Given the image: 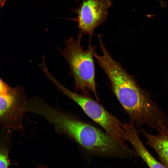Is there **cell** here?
<instances>
[{
    "instance_id": "1",
    "label": "cell",
    "mask_w": 168,
    "mask_h": 168,
    "mask_svg": "<svg viewBox=\"0 0 168 168\" xmlns=\"http://www.w3.org/2000/svg\"><path fill=\"white\" fill-rule=\"evenodd\" d=\"M95 58L110 83L112 90L131 121L137 127L143 124L160 131L168 124V117L141 88L106 49Z\"/></svg>"
},
{
    "instance_id": "7",
    "label": "cell",
    "mask_w": 168,
    "mask_h": 168,
    "mask_svg": "<svg viewBox=\"0 0 168 168\" xmlns=\"http://www.w3.org/2000/svg\"><path fill=\"white\" fill-rule=\"evenodd\" d=\"M124 128L126 141L130 143L138 156L141 158L149 168H166L155 159L146 148L133 122L125 123Z\"/></svg>"
},
{
    "instance_id": "3",
    "label": "cell",
    "mask_w": 168,
    "mask_h": 168,
    "mask_svg": "<svg viewBox=\"0 0 168 168\" xmlns=\"http://www.w3.org/2000/svg\"><path fill=\"white\" fill-rule=\"evenodd\" d=\"M82 35L79 33L77 40L72 37L65 41V47L60 53L68 63L74 80L75 92L90 96L91 92L96 100L95 69L93 57L96 53L95 46H89L85 50L81 45Z\"/></svg>"
},
{
    "instance_id": "9",
    "label": "cell",
    "mask_w": 168,
    "mask_h": 168,
    "mask_svg": "<svg viewBox=\"0 0 168 168\" xmlns=\"http://www.w3.org/2000/svg\"><path fill=\"white\" fill-rule=\"evenodd\" d=\"M11 132L2 130L0 145V168H9L12 164L9 158L10 151V133Z\"/></svg>"
},
{
    "instance_id": "8",
    "label": "cell",
    "mask_w": 168,
    "mask_h": 168,
    "mask_svg": "<svg viewBox=\"0 0 168 168\" xmlns=\"http://www.w3.org/2000/svg\"><path fill=\"white\" fill-rule=\"evenodd\" d=\"M139 131L146 138L147 144L155 151L161 162L168 168V132L153 135L143 129Z\"/></svg>"
},
{
    "instance_id": "2",
    "label": "cell",
    "mask_w": 168,
    "mask_h": 168,
    "mask_svg": "<svg viewBox=\"0 0 168 168\" xmlns=\"http://www.w3.org/2000/svg\"><path fill=\"white\" fill-rule=\"evenodd\" d=\"M36 113L51 124L56 132L72 140L90 154L121 158L138 156L134 150L116 141L105 131L46 101L39 105Z\"/></svg>"
},
{
    "instance_id": "10",
    "label": "cell",
    "mask_w": 168,
    "mask_h": 168,
    "mask_svg": "<svg viewBox=\"0 0 168 168\" xmlns=\"http://www.w3.org/2000/svg\"><path fill=\"white\" fill-rule=\"evenodd\" d=\"M37 168H49L45 165L41 164L40 165H37Z\"/></svg>"
},
{
    "instance_id": "4",
    "label": "cell",
    "mask_w": 168,
    "mask_h": 168,
    "mask_svg": "<svg viewBox=\"0 0 168 168\" xmlns=\"http://www.w3.org/2000/svg\"><path fill=\"white\" fill-rule=\"evenodd\" d=\"M52 83L63 94L76 103L91 119L99 125L114 139L126 145L124 124L91 97L69 90L55 78Z\"/></svg>"
},
{
    "instance_id": "6",
    "label": "cell",
    "mask_w": 168,
    "mask_h": 168,
    "mask_svg": "<svg viewBox=\"0 0 168 168\" xmlns=\"http://www.w3.org/2000/svg\"><path fill=\"white\" fill-rule=\"evenodd\" d=\"M111 5L110 0H84L77 11L80 33L91 38L95 29L106 18Z\"/></svg>"
},
{
    "instance_id": "5",
    "label": "cell",
    "mask_w": 168,
    "mask_h": 168,
    "mask_svg": "<svg viewBox=\"0 0 168 168\" xmlns=\"http://www.w3.org/2000/svg\"><path fill=\"white\" fill-rule=\"evenodd\" d=\"M27 100L23 87H12L0 79V123L2 130L12 132L22 128Z\"/></svg>"
}]
</instances>
